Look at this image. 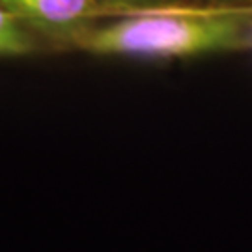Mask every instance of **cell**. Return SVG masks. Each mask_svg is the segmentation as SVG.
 <instances>
[{
    "label": "cell",
    "mask_w": 252,
    "mask_h": 252,
    "mask_svg": "<svg viewBox=\"0 0 252 252\" xmlns=\"http://www.w3.org/2000/svg\"><path fill=\"white\" fill-rule=\"evenodd\" d=\"M0 8L47 49H73L105 15L99 0H0Z\"/></svg>",
    "instance_id": "2"
},
{
    "label": "cell",
    "mask_w": 252,
    "mask_h": 252,
    "mask_svg": "<svg viewBox=\"0 0 252 252\" xmlns=\"http://www.w3.org/2000/svg\"><path fill=\"white\" fill-rule=\"evenodd\" d=\"M243 51H252V11L247 28H245V39H243Z\"/></svg>",
    "instance_id": "6"
},
{
    "label": "cell",
    "mask_w": 252,
    "mask_h": 252,
    "mask_svg": "<svg viewBox=\"0 0 252 252\" xmlns=\"http://www.w3.org/2000/svg\"><path fill=\"white\" fill-rule=\"evenodd\" d=\"M211 6H235V8H245L252 6V0H207Z\"/></svg>",
    "instance_id": "5"
},
{
    "label": "cell",
    "mask_w": 252,
    "mask_h": 252,
    "mask_svg": "<svg viewBox=\"0 0 252 252\" xmlns=\"http://www.w3.org/2000/svg\"><path fill=\"white\" fill-rule=\"evenodd\" d=\"M47 47L0 8V58H27Z\"/></svg>",
    "instance_id": "3"
},
{
    "label": "cell",
    "mask_w": 252,
    "mask_h": 252,
    "mask_svg": "<svg viewBox=\"0 0 252 252\" xmlns=\"http://www.w3.org/2000/svg\"><path fill=\"white\" fill-rule=\"evenodd\" d=\"M99 2L103 11H105V15H114V13L135 11V9L161 8V6L183 4L185 0H99Z\"/></svg>",
    "instance_id": "4"
},
{
    "label": "cell",
    "mask_w": 252,
    "mask_h": 252,
    "mask_svg": "<svg viewBox=\"0 0 252 252\" xmlns=\"http://www.w3.org/2000/svg\"><path fill=\"white\" fill-rule=\"evenodd\" d=\"M251 9L174 4L114 13L95 23L75 51L133 60H185L243 51Z\"/></svg>",
    "instance_id": "1"
}]
</instances>
